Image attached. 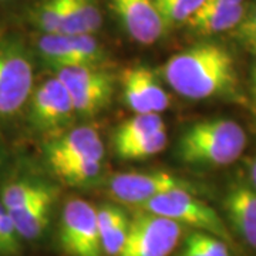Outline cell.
<instances>
[{
	"label": "cell",
	"mask_w": 256,
	"mask_h": 256,
	"mask_svg": "<svg viewBox=\"0 0 256 256\" xmlns=\"http://www.w3.org/2000/svg\"><path fill=\"white\" fill-rule=\"evenodd\" d=\"M10 2H13V0H0V4H6V3H10Z\"/></svg>",
	"instance_id": "1f68e13d"
},
{
	"label": "cell",
	"mask_w": 256,
	"mask_h": 256,
	"mask_svg": "<svg viewBox=\"0 0 256 256\" xmlns=\"http://www.w3.org/2000/svg\"><path fill=\"white\" fill-rule=\"evenodd\" d=\"M246 142V132L236 121L201 120L184 131L178 156L186 164L222 166L235 162L245 151Z\"/></svg>",
	"instance_id": "7a4b0ae2"
},
{
	"label": "cell",
	"mask_w": 256,
	"mask_h": 256,
	"mask_svg": "<svg viewBox=\"0 0 256 256\" xmlns=\"http://www.w3.org/2000/svg\"><path fill=\"white\" fill-rule=\"evenodd\" d=\"M164 128V120L160 117V114H137L136 117L127 120L117 128L112 138L114 148L117 151L122 146L150 137Z\"/></svg>",
	"instance_id": "ac0fdd59"
},
{
	"label": "cell",
	"mask_w": 256,
	"mask_h": 256,
	"mask_svg": "<svg viewBox=\"0 0 256 256\" xmlns=\"http://www.w3.org/2000/svg\"><path fill=\"white\" fill-rule=\"evenodd\" d=\"M104 144L92 127H78L48 146V162L56 170L80 161H101Z\"/></svg>",
	"instance_id": "8fae6325"
},
{
	"label": "cell",
	"mask_w": 256,
	"mask_h": 256,
	"mask_svg": "<svg viewBox=\"0 0 256 256\" xmlns=\"http://www.w3.org/2000/svg\"><path fill=\"white\" fill-rule=\"evenodd\" d=\"M101 170V161H80L63 165L53 170L60 178L68 182H84L97 176Z\"/></svg>",
	"instance_id": "cb8c5ba5"
},
{
	"label": "cell",
	"mask_w": 256,
	"mask_h": 256,
	"mask_svg": "<svg viewBox=\"0 0 256 256\" xmlns=\"http://www.w3.org/2000/svg\"><path fill=\"white\" fill-rule=\"evenodd\" d=\"M38 50L50 63L58 67L82 66L73 38L68 34H43L38 40Z\"/></svg>",
	"instance_id": "d6986e66"
},
{
	"label": "cell",
	"mask_w": 256,
	"mask_h": 256,
	"mask_svg": "<svg viewBox=\"0 0 256 256\" xmlns=\"http://www.w3.org/2000/svg\"><path fill=\"white\" fill-rule=\"evenodd\" d=\"M206 6H215V8H235L244 4V0H205Z\"/></svg>",
	"instance_id": "f1b7e54d"
},
{
	"label": "cell",
	"mask_w": 256,
	"mask_h": 256,
	"mask_svg": "<svg viewBox=\"0 0 256 256\" xmlns=\"http://www.w3.org/2000/svg\"><path fill=\"white\" fill-rule=\"evenodd\" d=\"M97 224L102 252L108 256H118L127 238L130 218L117 206L106 205L97 208Z\"/></svg>",
	"instance_id": "2e32d148"
},
{
	"label": "cell",
	"mask_w": 256,
	"mask_h": 256,
	"mask_svg": "<svg viewBox=\"0 0 256 256\" xmlns=\"http://www.w3.org/2000/svg\"><path fill=\"white\" fill-rule=\"evenodd\" d=\"M239 28V36L252 52L256 50V10H254L248 18H244Z\"/></svg>",
	"instance_id": "4316f807"
},
{
	"label": "cell",
	"mask_w": 256,
	"mask_h": 256,
	"mask_svg": "<svg viewBox=\"0 0 256 256\" xmlns=\"http://www.w3.org/2000/svg\"><path fill=\"white\" fill-rule=\"evenodd\" d=\"M181 235L180 224L141 210L130 220L127 238L118 256H168Z\"/></svg>",
	"instance_id": "277c9868"
},
{
	"label": "cell",
	"mask_w": 256,
	"mask_h": 256,
	"mask_svg": "<svg viewBox=\"0 0 256 256\" xmlns=\"http://www.w3.org/2000/svg\"><path fill=\"white\" fill-rule=\"evenodd\" d=\"M166 142H168V136H166V131L164 128L150 137L142 138L137 142H132L130 146L120 148L116 152L122 160H130V161L146 160L148 156L161 152L166 146Z\"/></svg>",
	"instance_id": "44dd1931"
},
{
	"label": "cell",
	"mask_w": 256,
	"mask_h": 256,
	"mask_svg": "<svg viewBox=\"0 0 256 256\" xmlns=\"http://www.w3.org/2000/svg\"><path fill=\"white\" fill-rule=\"evenodd\" d=\"M52 201L53 194H48L20 210H8L20 238L36 239L44 232L50 220Z\"/></svg>",
	"instance_id": "e0dca14e"
},
{
	"label": "cell",
	"mask_w": 256,
	"mask_h": 256,
	"mask_svg": "<svg viewBox=\"0 0 256 256\" xmlns=\"http://www.w3.org/2000/svg\"><path fill=\"white\" fill-rule=\"evenodd\" d=\"M191 235L196 240V244L200 245L205 256H230L228 245L222 239L205 232H195Z\"/></svg>",
	"instance_id": "484cf974"
},
{
	"label": "cell",
	"mask_w": 256,
	"mask_h": 256,
	"mask_svg": "<svg viewBox=\"0 0 256 256\" xmlns=\"http://www.w3.org/2000/svg\"><path fill=\"white\" fill-rule=\"evenodd\" d=\"M182 256H205L192 235H190L188 239H186V245H185V249H184Z\"/></svg>",
	"instance_id": "83f0119b"
},
{
	"label": "cell",
	"mask_w": 256,
	"mask_h": 256,
	"mask_svg": "<svg viewBox=\"0 0 256 256\" xmlns=\"http://www.w3.org/2000/svg\"><path fill=\"white\" fill-rule=\"evenodd\" d=\"M245 6L215 8L202 4L186 22L190 28L200 34H216L238 28L245 18Z\"/></svg>",
	"instance_id": "5bb4252c"
},
{
	"label": "cell",
	"mask_w": 256,
	"mask_h": 256,
	"mask_svg": "<svg viewBox=\"0 0 256 256\" xmlns=\"http://www.w3.org/2000/svg\"><path fill=\"white\" fill-rule=\"evenodd\" d=\"M18 238L20 236L18 235L9 212L4 210L0 202V250L9 254L16 252L18 248Z\"/></svg>",
	"instance_id": "d4e9b609"
},
{
	"label": "cell",
	"mask_w": 256,
	"mask_h": 256,
	"mask_svg": "<svg viewBox=\"0 0 256 256\" xmlns=\"http://www.w3.org/2000/svg\"><path fill=\"white\" fill-rule=\"evenodd\" d=\"M254 94H255V96H256V92H254Z\"/></svg>",
	"instance_id": "d6a6232c"
},
{
	"label": "cell",
	"mask_w": 256,
	"mask_h": 256,
	"mask_svg": "<svg viewBox=\"0 0 256 256\" xmlns=\"http://www.w3.org/2000/svg\"><path fill=\"white\" fill-rule=\"evenodd\" d=\"M34 22L43 34H62L63 0H43L36 9Z\"/></svg>",
	"instance_id": "603a6c76"
},
{
	"label": "cell",
	"mask_w": 256,
	"mask_h": 256,
	"mask_svg": "<svg viewBox=\"0 0 256 256\" xmlns=\"http://www.w3.org/2000/svg\"><path fill=\"white\" fill-rule=\"evenodd\" d=\"M60 244L68 256H102L97 208L78 198L67 201L62 218Z\"/></svg>",
	"instance_id": "52a82bcc"
},
{
	"label": "cell",
	"mask_w": 256,
	"mask_h": 256,
	"mask_svg": "<svg viewBox=\"0 0 256 256\" xmlns=\"http://www.w3.org/2000/svg\"><path fill=\"white\" fill-rule=\"evenodd\" d=\"M141 208L166 220L180 224L181 226H192L198 232H205L230 242V232L218 212L208 204L195 198L186 188L172 190L150 200Z\"/></svg>",
	"instance_id": "3957f363"
},
{
	"label": "cell",
	"mask_w": 256,
	"mask_h": 256,
	"mask_svg": "<svg viewBox=\"0 0 256 256\" xmlns=\"http://www.w3.org/2000/svg\"><path fill=\"white\" fill-rule=\"evenodd\" d=\"M252 90H254V92H256V67L254 70V76H252Z\"/></svg>",
	"instance_id": "4dcf8cb0"
},
{
	"label": "cell",
	"mask_w": 256,
	"mask_h": 256,
	"mask_svg": "<svg viewBox=\"0 0 256 256\" xmlns=\"http://www.w3.org/2000/svg\"><path fill=\"white\" fill-rule=\"evenodd\" d=\"M130 36L140 44H152L164 34L166 24L154 0H111Z\"/></svg>",
	"instance_id": "30bf717a"
},
{
	"label": "cell",
	"mask_w": 256,
	"mask_h": 256,
	"mask_svg": "<svg viewBox=\"0 0 256 256\" xmlns=\"http://www.w3.org/2000/svg\"><path fill=\"white\" fill-rule=\"evenodd\" d=\"M102 18L96 0H63L62 34H94Z\"/></svg>",
	"instance_id": "9a60e30c"
},
{
	"label": "cell",
	"mask_w": 256,
	"mask_h": 256,
	"mask_svg": "<svg viewBox=\"0 0 256 256\" xmlns=\"http://www.w3.org/2000/svg\"><path fill=\"white\" fill-rule=\"evenodd\" d=\"M32 112L38 124L54 127L72 117L73 104L62 82L54 77L44 82L32 100Z\"/></svg>",
	"instance_id": "7c38bea8"
},
{
	"label": "cell",
	"mask_w": 256,
	"mask_h": 256,
	"mask_svg": "<svg viewBox=\"0 0 256 256\" xmlns=\"http://www.w3.org/2000/svg\"><path fill=\"white\" fill-rule=\"evenodd\" d=\"M56 77L68 92L74 112L94 116L110 102L112 76L96 66L58 67Z\"/></svg>",
	"instance_id": "8992f818"
},
{
	"label": "cell",
	"mask_w": 256,
	"mask_h": 256,
	"mask_svg": "<svg viewBox=\"0 0 256 256\" xmlns=\"http://www.w3.org/2000/svg\"><path fill=\"white\" fill-rule=\"evenodd\" d=\"M255 53H256V50H255Z\"/></svg>",
	"instance_id": "836d02e7"
},
{
	"label": "cell",
	"mask_w": 256,
	"mask_h": 256,
	"mask_svg": "<svg viewBox=\"0 0 256 256\" xmlns=\"http://www.w3.org/2000/svg\"><path fill=\"white\" fill-rule=\"evenodd\" d=\"M164 76L171 88L191 100H205L236 92L238 74L225 47L202 43L174 54L165 64Z\"/></svg>",
	"instance_id": "6da1fadb"
},
{
	"label": "cell",
	"mask_w": 256,
	"mask_h": 256,
	"mask_svg": "<svg viewBox=\"0 0 256 256\" xmlns=\"http://www.w3.org/2000/svg\"><path fill=\"white\" fill-rule=\"evenodd\" d=\"M33 67L16 40L0 37V117L16 114L28 101Z\"/></svg>",
	"instance_id": "5b68a950"
},
{
	"label": "cell",
	"mask_w": 256,
	"mask_h": 256,
	"mask_svg": "<svg viewBox=\"0 0 256 256\" xmlns=\"http://www.w3.org/2000/svg\"><path fill=\"white\" fill-rule=\"evenodd\" d=\"M165 24L186 23L192 14L201 8L205 0H154Z\"/></svg>",
	"instance_id": "7402d4cb"
},
{
	"label": "cell",
	"mask_w": 256,
	"mask_h": 256,
	"mask_svg": "<svg viewBox=\"0 0 256 256\" xmlns=\"http://www.w3.org/2000/svg\"><path fill=\"white\" fill-rule=\"evenodd\" d=\"M52 192L44 186L28 182H14L8 185L2 195V205L6 210H16L32 202L46 196Z\"/></svg>",
	"instance_id": "ffe728a7"
},
{
	"label": "cell",
	"mask_w": 256,
	"mask_h": 256,
	"mask_svg": "<svg viewBox=\"0 0 256 256\" xmlns=\"http://www.w3.org/2000/svg\"><path fill=\"white\" fill-rule=\"evenodd\" d=\"M121 82L126 102L134 112L158 114L168 108L170 97L150 68L142 66L126 68Z\"/></svg>",
	"instance_id": "9c48e42d"
},
{
	"label": "cell",
	"mask_w": 256,
	"mask_h": 256,
	"mask_svg": "<svg viewBox=\"0 0 256 256\" xmlns=\"http://www.w3.org/2000/svg\"><path fill=\"white\" fill-rule=\"evenodd\" d=\"M180 188H186V182L164 171L150 174H120L116 175L110 184L111 195L116 200L140 206L161 194Z\"/></svg>",
	"instance_id": "ba28073f"
},
{
	"label": "cell",
	"mask_w": 256,
	"mask_h": 256,
	"mask_svg": "<svg viewBox=\"0 0 256 256\" xmlns=\"http://www.w3.org/2000/svg\"><path fill=\"white\" fill-rule=\"evenodd\" d=\"M225 210L232 228L250 248L256 249V191L248 185L230 188Z\"/></svg>",
	"instance_id": "4fadbf2b"
},
{
	"label": "cell",
	"mask_w": 256,
	"mask_h": 256,
	"mask_svg": "<svg viewBox=\"0 0 256 256\" xmlns=\"http://www.w3.org/2000/svg\"><path fill=\"white\" fill-rule=\"evenodd\" d=\"M250 181H252V185H254V190L256 191V161L250 166Z\"/></svg>",
	"instance_id": "f546056e"
}]
</instances>
